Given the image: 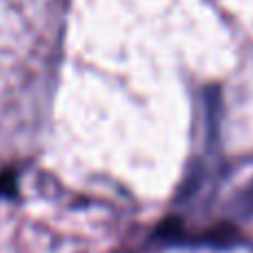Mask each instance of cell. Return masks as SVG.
<instances>
[{
	"instance_id": "6da1fadb",
	"label": "cell",
	"mask_w": 253,
	"mask_h": 253,
	"mask_svg": "<svg viewBox=\"0 0 253 253\" xmlns=\"http://www.w3.org/2000/svg\"><path fill=\"white\" fill-rule=\"evenodd\" d=\"M13 187H16V180L11 173L0 175V196H13V191H16Z\"/></svg>"
}]
</instances>
